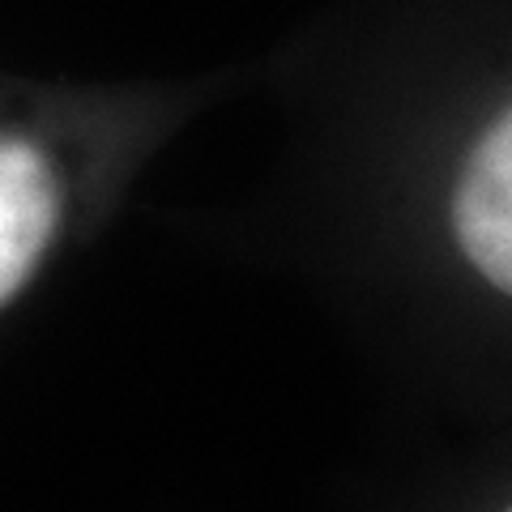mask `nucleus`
<instances>
[{"label":"nucleus","mask_w":512,"mask_h":512,"mask_svg":"<svg viewBox=\"0 0 512 512\" xmlns=\"http://www.w3.org/2000/svg\"><path fill=\"white\" fill-rule=\"evenodd\" d=\"M180 94L0 64V325L124 205L180 120Z\"/></svg>","instance_id":"nucleus-1"},{"label":"nucleus","mask_w":512,"mask_h":512,"mask_svg":"<svg viewBox=\"0 0 512 512\" xmlns=\"http://www.w3.org/2000/svg\"><path fill=\"white\" fill-rule=\"evenodd\" d=\"M453 235L478 278L512 299V107L470 150L453 184Z\"/></svg>","instance_id":"nucleus-2"},{"label":"nucleus","mask_w":512,"mask_h":512,"mask_svg":"<svg viewBox=\"0 0 512 512\" xmlns=\"http://www.w3.org/2000/svg\"><path fill=\"white\" fill-rule=\"evenodd\" d=\"M500 512H512V500H508V504H504V508H500Z\"/></svg>","instance_id":"nucleus-3"}]
</instances>
